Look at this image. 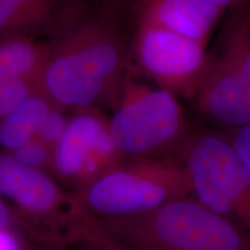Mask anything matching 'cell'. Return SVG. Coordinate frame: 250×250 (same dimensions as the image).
I'll use <instances>...</instances> for the list:
<instances>
[{
  "mask_svg": "<svg viewBox=\"0 0 250 250\" xmlns=\"http://www.w3.org/2000/svg\"><path fill=\"white\" fill-rule=\"evenodd\" d=\"M68 239L87 250H142L105 232L95 219L79 213L68 227Z\"/></svg>",
  "mask_w": 250,
  "mask_h": 250,
  "instance_id": "cell-14",
  "label": "cell"
},
{
  "mask_svg": "<svg viewBox=\"0 0 250 250\" xmlns=\"http://www.w3.org/2000/svg\"><path fill=\"white\" fill-rule=\"evenodd\" d=\"M64 109L59 108L58 105H54L49 114L43 121L41 125L39 132H37L36 138L48 145L54 152L55 146L57 145L58 140L61 139L62 134L64 133L65 127H66L68 117L65 115Z\"/></svg>",
  "mask_w": 250,
  "mask_h": 250,
  "instance_id": "cell-17",
  "label": "cell"
},
{
  "mask_svg": "<svg viewBox=\"0 0 250 250\" xmlns=\"http://www.w3.org/2000/svg\"><path fill=\"white\" fill-rule=\"evenodd\" d=\"M203 1L208 2V4L217 6V7L224 8V9H229L230 7H233L234 5L237 4L240 0H203Z\"/></svg>",
  "mask_w": 250,
  "mask_h": 250,
  "instance_id": "cell-21",
  "label": "cell"
},
{
  "mask_svg": "<svg viewBox=\"0 0 250 250\" xmlns=\"http://www.w3.org/2000/svg\"><path fill=\"white\" fill-rule=\"evenodd\" d=\"M124 160L101 110L74 111L52 152L50 174L77 192Z\"/></svg>",
  "mask_w": 250,
  "mask_h": 250,
  "instance_id": "cell-8",
  "label": "cell"
},
{
  "mask_svg": "<svg viewBox=\"0 0 250 250\" xmlns=\"http://www.w3.org/2000/svg\"><path fill=\"white\" fill-rule=\"evenodd\" d=\"M73 193L81 214L108 220L148 213L191 196V190L182 162L177 156H168L125 159Z\"/></svg>",
  "mask_w": 250,
  "mask_h": 250,
  "instance_id": "cell-3",
  "label": "cell"
},
{
  "mask_svg": "<svg viewBox=\"0 0 250 250\" xmlns=\"http://www.w3.org/2000/svg\"><path fill=\"white\" fill-rule=\"evenodd\" d=\"M122 17L88 4L51 41L41 88L64 110H114L130 73V55L121 29Z\"/></svg>",
  "mask_w": 250,
  "mask_h": 250,
  "instance_id": "cell-1",
  "label": "cell"
},
{
  "mask_svg": "<svg viewBox=\"0 0 250 250\" xmlns=\"http://www.w3.org/2000/svg\"><path fill=\"white\" fill-rule=\"evenodd\" d=\"M41 88V83L29 79H13L0 83V123L23 100Z\"/></svg>",
  "mask_w": 250,
  "mask_h": 250,
  "instance_id": "cell-15",
  "label": "cell"
},
{
  "mask_svg": "<svg viewBox=\"0 0 250 250\" xmlns=\"http://www.w3.org/2000/svg\"><path fill=\"white\" fill-rule=\"evenodd\" d=\"M193 100L196 110L224 131L250 124V0L227 9Z\"/></svg>",
  "mask_w": 250,
  "mask_h": 250,
  "instance_id": "cell-4",
  "label": "cell"
},
{
  "mask_svg": "<svg viewBox=\"0 0 250 250\" xmlns=\"http://www.w3.org/2000/svg\"><path fill=\"white\" fill-rule=\"evenodd\" d=\"M88 0H0V37H58L88 6Z\"/></svg>",
  "mask_w": 250,
  "mask_h": 250,
  "instance_id": "cell-10",
  "label": "cell"
},
{
  "mask_svg": "<svg viewBox=\"0 0 250 250\" xmlns=\"http://www.w3.org/2000/svg\"><path fill=\"white\" fill-rule=\"evenodd\" d=\"M9 154L28 167L44 171L51 169L52 149L37 138L30 140Z\"/></svg>",
  "mask_w": 250,
  "mask_h": 250,
  "instance_id": "cell-16",
  "label": "cell"
},
{
  "mask_svg": "<svg viewBox=\"0 0 250 250\" xmlns=\"http://www.w3.org/2000/svg\"><path fill=\"white\" fill-rule=\"evenodd\" d=\"M95 220L112 236L142 250H250L245 233L192 196L145 214Z\"/></svg>",
  "mask_w": 250,
  "mask_h": 250,
  "instance_id": "cell-2",
  "label": "cell"
},
{
  "mask_svg": "<svg viewBox=\"0 0 250 250\" xmlns=\"http://www.w3.org/2000/svg\"><path fill=\"white\" fill-rule=\"evenodd\" d=\"M51 54L50 41L22 35L0 37V83L29 79L41 83Z\"/></svg>",
  "mask_w": 250,
  "mask_h": 250,
  "instance_id": "cell-12",
  "label": "cell"
},
{
  "mask_svg": "<svg viewBox=\"0 0 250 250\" xmlns=\"http://www.w3.org/2000/svg\"><path fill=\"white\" fill-rule=\"evenodd\" d=\"M98 2L108 11L124 18L127 14L131 15L136 0H98Z\"/></svg>",
  "mask_w": 250,
  "mask_h": 250,
  "instance_id": "cell-20",
  "label": "cell"
},
{
  "mask_svg": "<svg viewBox=\"0 0 250 250\" xmlns=\"http://www.w3.org/2000/svg\"><path fill=\"white\" fill-rule=\"evenodd\" d=\"M223 133L226 134L227 138L230 140L234 148L241 156L243 162L250 171V124L234 130L223 131Z\"/></svg>",
  "mask_w": 250,
  "mask_h": 250,
  "instance_id": "cell-18",
  "label": "cell"
},
{
  "mask_svg": "<svg viewBox=\"0 0 250 250\" xmlns=\"http://www.w3.org/2000/svg\"><path fill=\"white\" fill-rule=\"evenodd\" d=\"M0 196L31 230L28 221L70 227L78 214L73 192L62 189L48 171L28 167L0 151Z\"/></svg>",
  "mask_w": 250,
  "mask_h": 250,
  "instance_id": "cell-9",
  "label": "cell"
},
{
  "mask_svg": "<svg viewBox=\"0 0 250 250\" xmlns=\"http://www.w3.org/2000/svg\"><path fill=\"white\" fill-rule=\"evenodd\" d=\"M54 105L42 89L23 100L0 123V151L12 153L36 138L41 125Z\"/></svg>",
  "mask_w": 250,
  "mask_h": 250,
  "instance_id": "cell-13",
  "label": "cell"
},
{
  "mask_svg": "<svg viewBox=\"0 0 250 250\" xmlns=\"http://www.w3.org/2000/svg\"><path fill=\"white\" fill-rule=\"evenodd\" d=\"M109 118V131L124 159L177 156L191 129L179 98L127 78Z\"/></svg>",
  "mask_w": 250,
  "mask_h": 250,
  "instance_id": "cell-5",
  "label": "cell"
},
{
  "mask_svg": "<svg viewBox=\"0 0 250 250\" xmlns=\"http://www.w3.org/2000/svg\"><path fill=\"white\" fill-rule=\"evenodd\" d=\"M226 12L203 0H136L131 18L134 26L160 27L208 45Z\"/></svg>",
  "mask_w": 250,
  "mask_h": 250,
  "instance_id": "cell-11",
  "label": "cell"
},
{
  "mask_svg": "<svg viewBox=\"0 0 250 250\" xmlns=\"http://www.w3.org/2000/svg\"><path fill=\"white\" fill-rule=\"evenodd\" d=\"M20 229H27V228L0 196V230H8V232L20 235V232H19Z\"/></svg>",
  "mask_w": 250,
  "mask_h": 250,
  "instance_id": "cell-19",
  "label": "cell"
},
{
  "mask_svg": "<svg viewBox=\"0 0 250 250\" xmlns=\"http://www.w3.org/2000/svg\"><path fill=\"white\" fill-rule=\"evenodd\" d=\"M131 43L134 62L156 87L176 98L196 99L210 66L206 44L149 24L134 26Z\"/></svg>",
  "mask_w": 250,
  "mask_h": 250,
  "instance_id": "cell-7",
  "label": "cell"
},
{
  "mask_svg": "<svg viewBox=\"0 0 250 250\" xmlns=\"http://www.w3.org/2000/svg\"><path fill=\"white\" fill-rule=\"evenodd\" d=\"M177 158L187 173L191 196L250 240V171L226 134L191 129Z\"/></svg>",
  "mask_w": 250,
  "mask_h": 250,
  "instance_id": "cell-6",
  "label": "cell"
}]
</instances>
